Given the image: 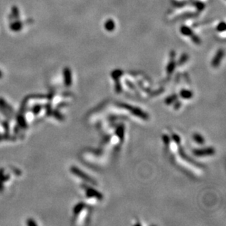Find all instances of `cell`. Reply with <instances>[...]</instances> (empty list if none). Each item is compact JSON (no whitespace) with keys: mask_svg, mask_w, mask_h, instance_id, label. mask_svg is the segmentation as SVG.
Listing matches in <instances>:
<instances>
[{"mask_svg":"<svg viewBox=\"0 0 226 226\" xmlns=\"http://www.w3.org/2000/svg\"><path fill=\"white\" fill-rule=\"evenodd\" d=\"M163 141H164V143L165 144V145H168V144H169L170 142L169 137H168V135H164L163 136Z\"/></svg>","mask_w":226,"mask_h":226,"instance_id":"cell-13","label":"cell"},{"mask_svg":"<svg viewBox=\"0 0 226 226\" xmlns=\"http://www.w3.org/2000/svg\"><path fill=\"white\" fill-rule=\"evenodd\" d=\"M116 133L117 136L119 138L120 141H123L124 137H125V127H124L123 125H119V126L117 127Z\"/></svg>","mask_w":226,"mask_h":226,"instance_id":"cell-7","label":"cell"},{"mask_svg":"<svg viewBox=\"0 0 226 226\" xmlns=\"http://www.w3.org/2000/svg\"><path fill=\"white\" fill-rule=\"evenodd\" d=\"M180 106H181V103H180V102H179H179H177V103H176V104L175 105V106H174V107H175L176 109H178V108H179L180 107Z\"/></svg>","mask_w":226,"mask_h":226,"instance_id":"cell-14","label":"cell"},{"mask_svg":"<svg viewBox=\"0 0 226 226\" xmlns=\"http://www.w3.org/2000/svg\"><path fill=\"white\" fill-rule=\"evenodd\" d=\"M2 77V72L0 71V78Z\"/></svg>","mask_w":226,"mask_h":226,"instance_id":"cell-15","label":"cell"},{"mask_svg":"<svg viewBox=\"0 0 226 226\" xmlns=\"http://www.w3.org/2000/svg\"><path fill=\"white\" fill-rule=\"evenodd\" d=\"M177 98L178 95H176V94H174V95H171V96L168 97L166 98L165 100V103L166 105H171L177 100Z\"/></svg>","mask_w":226,"mask_h":226,"instance_id":"cell-9","label":"cell"},{"mask_svg":"<svg viewBox=\"0 0 226 226\" xmlns=\"http://www.w3.org/2000/svg\"><path fill=\"white\" fill-rule=\"evenodd\" d=\"M171 138H172V139L174 140V141H175V143H176L177 144H180V142H181V139H180V137H179L178 135L176 134H172V135H171Z\"/></svg>","mask_w":226,"mask_h":226,"instance_id":"cell-12","label":"cell"},{"mask_svg":"<svg viewBox=\"0 0 226 226\" xmlns=\"http://www.w3.org/2000/svg\"><path fill=\"white\" fill-rule=\"evenodd\" d=\"M179 94H180L181 97L183 98V99H185V100L191 99L193 96V92L190 90H187V89H182Z\"/></svg>","mask_w":226,"mask_h":226,"instance_id":"cell-6","label":"cell"},{"mask_svg":"<svg viewBox=\"0 0 226 226\" xmlns=\"http://www.w3.org/2000/svg\"><path fill=\"white\" fill-rule=\"evenodd\" d=\"M70 170H71L72 173H73V174H75V175L77 176H78V177L83 179L84 181H86V182L92 184H94V185L97 184V182L95 180V179H92V178H91L89 176H88L87 174H86L85 173L83 172L82 171H81L80 169H78L77 167L72 166L71 169Z\"/></svg>","mask_w":226,"mask_h":226,"instance_id":"cell-2","label":"cell"},{"mask_svg":"<svg viewBox=\"0 0 226 226\" xmlns=\"http://www.w3.org/2000/svg\"><path fill=\"white\" fill-rule=\"evenodd\" d=\"M193 153L197 157L211 156L215 154V149L213 147H206L204 149H193Z\"/></svg>","mask_w":226,"mask_h":226,"instance_id":"cell-3","label":"cell"},{"mask_svg":"<svg viewBox=\"0 0 226 226\" xmlns=\"http://www.w3.org/2000/svg\"><path fill=\"white\" fill-rule=\"evenodd\" d=\"M10 28H11V29L13 31L17 32V31H19L21 29V28H22V24L19 22H15L12 24Z\"/></svg>","mask_w":226,"mask_h":226,"instance_id":"cell-11","label":"cell"},{"mask_svg":"<svg viewBox=\"0 0 226 226\" xmlns=\"http://www.w3.org/2000/svg\"><path fill=\"white\" fill-rule=\"evenodd\" d=\"M64 77H65V84L66 86H70L72 84L71 71L69 68L66 67L64 70Z\"/></svg>","mask_w":226,"mask_h":226,"instance_id":"cell-5","label":"cell"},{"mask_svg":"<svg viewBox=\"0 0 226 226\" xmlns=\"http://www.w3.org/2000/svg\"><path fill=\"white\" fill-rule=\"evenodd\" d=\"M193 138L195 142L198 144H204L205 143L204 138L199 133H195L193 136Z\"/></svg>","mask_w":226,"mask_h":226,"instance_id":"cell-8","label":"cell"},{"mask_svg":"<svg viewBox=\"0 0 226 226\" xmlns=\"http://www.w3.org/2000/svg\"><path fill=\"white\" fill-rule=\"evenodd\" d=\"M117 106H119L120 108H123L127 110V111H130V113L133 114V115L139 117L141 119H149V114L147 113L144 112L143 111L141 108L137 107H134V106H132L130 105L127 104V103H117Z\"/></svg>","mask_w":226,"mask_h":226,"instance_id":"cell-1","label":"cell"},{"mask_svg":"<svg viewBox=\"0 0 226 226\" xmlns=\"http://www.w3.org/2000/svg\"><path fill=\"white\" fill-rule=\"evenodd\" d=\"M84 207H85V204H84V203L81 202L79 203V204H78L77 205L75 206L74 209H73V212H74V213L76 214H78L79 212H81Z\"/></svg>","mask_w":226,"mask_h":226,"instance_id":"cell-10","label":"cell"},{"mask_svg":"<svg viewBox=\"0 0 226 226\" xmlns=\"http://www.w3.org/2000/svg\"><path fill=\"white\" fill-rule=\"evenodd\" d=\"M86 194L88 198H96L98 200H102L103 198V195L100 192L97 191L95 189L92 187H85Z\"/></svg>","mask_w":226,"mask_h":226,"instance_id":"cell-4","label":"cell"}]
</instances>
